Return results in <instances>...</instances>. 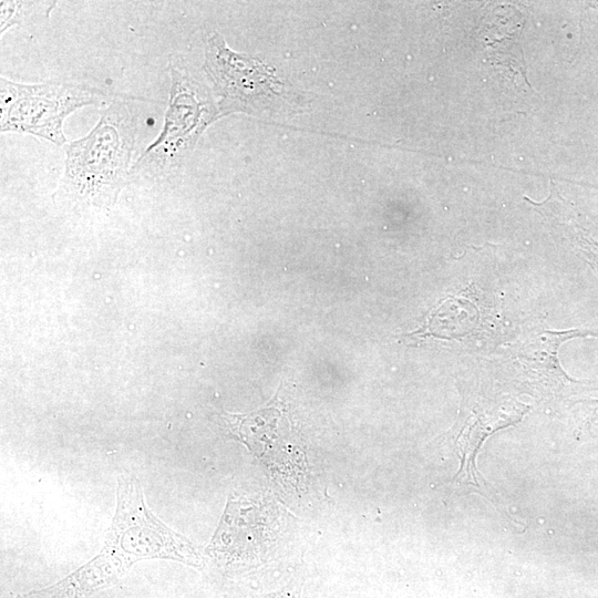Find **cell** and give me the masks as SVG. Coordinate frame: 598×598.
Wrapping results in <instances>:
<instances>
[{
  "instance_id": "cell-1",
  "label": "cell",
  "mask_w": 598,
  "mask_h": 598,
  "mask_svg": "<svg viewBox=\"0 0 598 598\" xmlns=\"http://www.w3.org/2000/svg\"><path fill=\"white\" fill-rule=\"evenodd\" d=\"M136 115L123 100H114L84 137L64 145L60 187L76 199L112 205L131 178Z\"/></svg>"
},
{
  "instance_id": "cell-2",
  "label": "cell",
  "mask_w": 598,
  "mask_h": 598,
  "mask_svg": "<svg viewBox=\"0 0 598 598\" xmlns=\"http://www.w3.org/2000/svg\"><path fill=\"white\" fill-rule=\"evenodd\" d=\"M107 99V93L89 84L58 80L27 84L1 75L0 131L28 133L64 146L65 117L83 106L101 105Z\"/></svg>"
},
{
  "instance_id": "cell-3",
  "label": "cell",
  "mask_w": 598,
  "mask_h": 598,
  "mask_svg": "<svg viewBox=\"0 0 598 598\" xmlns=\"http://www.w3.org/2000/svg\"><path fill=\"white\" fill-rule=\"evenodd\" d=\"M168 69L171 89L163 127L133 163L131 177L158 178L172 174L214 118L209 96L185 66L171 60Z\"/></svg>"
},
{
  "instance_id": "cell-4",
  "label": "cell",
  "mask_w": 598,
  "mask_h": 598,
  "mask_svg": "<svg viewBox=\"0 0 598 598\" xmlns=\"http://www.w3.org/2000/svg\"><path fill=\"white\" fill-rule=\"evenodd\" d=\"M107 533L117 538L137 561L162 558L197 568L204 565L197 547L150 511L141 483L133 474L123 473L117 477L116 509Z\"/></svg>"
},
{
  "instance_id": "cell-5",
  "label": "cell",
  "mask_w": 598,
  "mask_h": 598,
  "mask_svg": "<svg viewBox=\"0 0 598 598\" xmlns=\"http://www.w3.org/2000/svg\"><path fill=\"white\" fill-rule=\"evenodd\" d=\"M204 69L223 99L224 112L252 111L269 90V76L264 68L230 50L218 33L207 39Z\"/></svg>"
},
{
  "instance_id": "cell-6",
  "label": "cell",
  "mask_w": 598,
  "mask_h": 598,
  "mask_svg": "<svg viewBox=\"0 0 598 598\" xmlns=\"http://www.w3.org/2000/svg\"><path fill=\"white\" fill-rule=\"evenodd\" d=\"M252 504L246 501H228L207 553L235 556L234 559H241V556L249 554L264 555L275 534L274 517Z\"/></svg>"
},
{
  "instance_id": "cell-7",
  "label": "cell",
  "mask_w": 598,
  "mask_h": 598,
  "mask_svg": "<svg viewBox=\"0 0 598 598\" xmlns=\"http://www.w3.org/2000/svg\"><path fill=\"white\" fill-rule=\"evenodd\" d=\"M126 571L117 557L101 549L93 559L59 582L17 598H87L95 591L115 585Z\"/></svg>"
},
{
  "instance_id": "cell-8",
  "label": "cell",
  "mask_w": 598,
  "mask_h": 598,
  "mask_svg": "<svg viewBox=\"0 0 598 598\" xmlns=\"http://www.w3.org/2000/svg\"><path fill=\"white\" fill-rule=\"evenodd\" d=\"M23 2L20 1H1V20H0V31L1 34L11 25L18 23L21 17Z\"/></svg>"
},
{
  "instance_id": "cell-9",
  "label": "cell",
  "mask_w": 598,
  "mask_h": 598,
  "mask_svg": "<svg viewBox=\"0 0 598 598\" xmlns=\"http://www.w3.org/2000/svg\"><path fill=\"white\" fill-rule=\"evenodd\" d=\"M254 598H300V592L299 590L285 588L275 592L255 596Z\"/></svg>"
}]
</instances>
